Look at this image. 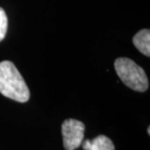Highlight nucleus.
Instances as JSON below:
<instances>
[{
	"instance_id": "nucleus-1",
	"label": "nucleus",
	"mask_w": 150,
	"mask_h": 150,
	"mask_svg": "<svg viewBox=\"0 0 150 150\" xmlns=\"http://www.w3.org/2000/svg\"><path fill=\"white\" fill-rule=\"evenodd\" d=\"M0 93L6 98L19 103H26L30 93L25 79L13 62H0Z\"/></svg>"
},
{
	"instance_id": "nucleus-2",
	"label": "nucleus",
	"mask_w": 150,
	"mask_h": 150,
	"mask_svg": "<svg viewBox=\"0 0 150 150\" xmlns=\"http://www.w3.org/2000/svg\"><path fill=\"white\" fill-rule=\"evenodd\" d=\"M116 73L121 81L130 89L145 92L149 83L145 71L139 64L128 58H118L114 62Z\"/></svg>"
},
{
	"instance_id": "nucleus-3",
	"label": "nucleus",
	"mask_w": 150,
	"mask_h": 150,
	"mask_svg": "<svg viewBox=\"0 0 150 150\" xmlns=\"http://www.w3.org/2000/svg\"><path fill=\"white\" fill-rule=\"evenodd\" d=\"M85 125L75 119L64 120L62 125V140L65 150H75L82 144Z\"/></svg>"
},
{
	"instance_id": "nucleus-4",
	"label": "nucleus",
	"mask_w": 150,
	"mask_h": 150,
	"mask_svg": "<svg viewBox=\"0 0 150 150\" xmlns=\"http://www.w3.org/2000/svg\"><path fill=\"white\" fill-rule=\"evenodd\" d=\"M84 150H115L113 142L109 137L100 134L94 139H86L83 142Z\"/></svg>"
},
{
	"instance_id": "nucleus-5",
	"label": "nucleus",
	"mask_w": 150,
	"mask_h": 150,
	"mask_svg": "<svg viewBox=\"0 0 150 150\" xmlns=\"http://www.w3.org/2000/svg\"><path fill=\"white\" fill-rule=\"evenodd\" d=\"M133 43L140 53L146 57L150 56V31L144 28L133 37Z\"/></svg>"
},
{
	"instance_id": "nucleus-6",
	"label": "nucleus",
	"mask_w": 150,
	"mask_h": 150,
	"mask_svg": "<svg viewBox=\"0 0 150 150\" xmlns=\"http://www.w3.org/2000/svg\"><path fill=\"white\" fill-rule=\"evenodd\" d=\"M8 28V18L4 9L0 7V41L4 39Z\"/></svg>"
}]
</instances>
